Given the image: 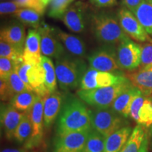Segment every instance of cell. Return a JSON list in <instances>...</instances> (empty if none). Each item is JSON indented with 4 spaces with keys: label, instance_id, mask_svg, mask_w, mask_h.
<instances>
[{
    "label": "cell",
    "instance_id": "6da1fadb",
    "mask_svg": "<svg viewBox=\"0 0 152 152\" xmlns=\"http://www.w3.org/2000/svg\"><path fill=\"white\" fill-rule=\"evenodd\" d=\"M90 111L80 99L68 94L63 102L57 121V135L90 130Z\"/></svg>",
    "mask_w": 152,
    "mask_h": 152
},
{
    "label": "cell",
    "instance_id": "7a4b0ae2",
    "mask_svg": "<svg viewBox=\"0 0 152 152\" xmlns=\"http://www.w3.org/2000/svg\"><path fill=\"white\" fill-rule=\"evenodd\" d=\"M90 28L96 39L103 45L117 46L128 37L120 25L117 14L110 11L92 12Z\"/></svg>",
    "mask_w": 152,
    "mask_h": 152
},
{
    "label": "cell",
    "instance_id": "3957f363",
    "mask_svg": "<svg viewBox=\"0 0 152 152\" xmlns=\"http://www.w3.org/2000/svg\"><path fill=\"white\" fill-rule=\"evenodd\" d=\"M55 71L57 82L62 90L69 91L80 87L87 64L82 58L66 54L55 59Z\"/></svg>",
    "mask_w": 152,
    "mask_h": 152
},
{
    "label": "cell",
    "instance_id": "277c9868",
    "mask_svg": "<svg viewBox=\"0 0 152 152\" xmlns=\"http://www.w3.org/2000/svg\"><path fill=\"white\" fill-rule=\"evenodd\" d=\"M131 85H132V83L126 77L124 80L118 84L93 90H79L77 94L82 101L94 106L95 109L109 108L115 99Z\"/></svg>",
    "mask_w": 152,
    "mask_h": 152
},
{
    "label": "cell",
    "instance_id": "5b68a950",
    "mask_svg": "<svg viewBox=\"0 0 152 152\" xmlns=\"http://www.w3.org/2000/svg\"><path fill=\"white\" fill-rule=\"evenodd\" d=\"M92 128L107 137L123 127L127 126L125 118L115 113L111 107L90 111Z\"/></svg>",
    "mask_w": 152,
    "mask_h": 152
},
{
    "label": "cell",
    "instance_id": "8992f818",
    "mask_svg": "<svg viewBox=\"0 0 152 152\" xmlns=\"http://www.w3.org/2000/svg\"><path fill=\"white\" fill-rule=\"evenodd\" d=\"M116 47L103 45L95 49L87 57L90 68L99 71L124 75L117 62Z\"/></svg>",
    "mask_w": 152,
    "mask_h": 152
},
{
    "label": "cell",
    "instance_id": "52a82bcc",
    "mask_svg": "<svg viewBox=\"0 0 152 152\" xmlns=\"http://www.w3.org/2000/svg\"><path fill=\"white\" fill-rule=\"evenodd\" d=\"M92 12L86 2L77 0L70 6L61 20L73 33H83L90 27Z\"/></svg>",
    "mask_w": 152,
    "mask_h": 152
},
{
    "label": "cell",
    "instance_id": "ba28073f",
    "mask_svg": "<svg viewBox=\"0 0 152 152\" xmlns=\"http://www.w3.org/2000/svg\"><path fill=\"white\" fill-rule=\"evenodd\" d=\"M18 73L28 91L35 92L42 99L50 94L45 86V73L41 64L32 65L23 61L18 67Z\"/></svg>",
    "mask_w": 152,
    "mask_h": 152
},
{
    "label": "cell",
    "instance_id": "9c48e42d",
    "mask_svg": "<svg viewBox=\"0 0 152 152\" xmlns=\"http://www.w3.org/2000/svg\"><path fill=\"white\" fill-rule=\"evenodd\" d=\"M141 44L128 37L116 47L117 62L120 68L128 72L140 68L141 62Z\"/></svg>",
    "mask_w": 152,
    "mask_h": 152
},
{
    "label": "cell",
    "instance_id": "30bf717a",
    "mask_svg": "<svg viewBox=\"0 0 152 152\" xmlns=\"http://www.w3.org/2000/svg\"><path fill=\"white\" fill-rule=\"evenodd\" d=\"M117 16L123 31L131 39L141 43L152 42V37L148 35L132 11L122 7L118 11Z\"/></svg>",
    "mask_w": 152,
    "mask_h": 152
},
{
    "label": "cell",
    "instance_id": "8fae6325",
    "mask_svg": "<svg viewBox=\"0 0 152 152\" xmlns=\"http://www.w3.org/2000/svg\"><path fill=\"white\" fill-rule=\"evenodd\" d=\"M125 78L126 76L124 75H116L109 72L99 71L90 67L83 76L79 87L80 90H89L109 87L118 84Z\"/></svg>",
    "mask_w": 152,
    "mask_h": 152
},
{
    "label": "cell",
    "instance_id": "7c38bea8",
    "mask_svg": "<svg viewBox=\"0 0 152 152\" xmlns=\"http://www.w3.org/2000/svg\"><path fill=\"white\" fill-rule=\"evenodd\" d=\"M91 130L57 135L54 141V152H85Z\"/></svg>",
    "mask_w": 152,
    "mask_h": 152
},
{
    "label": "cell",
    "instance_id": "4fadbf2b",
    "mask_svg": "<svg viewBox=\"0 0 152 152\" xmlns=\"http://www.w3.org/2000/svg\"><path fill=\"white\" fill-rule=\"evenodd\" d=\"M37 30L40 35L42 56L57 59L66 54L64 45L54 35L52 27L42 23Z\"/></svg>",
    "mask_w": 152,
    "mask_h": 152
},
{
    "label": "cell",
    "instance_id": "5bb4252c",
    "mask_svg": "<svg viewBox=\"0 0 152 152\" xmlns=\"http://www.w3.org/2000/svg\"><path fill=\"white\" fill-rule=\"evenodd\" d=\"M54 35L58 38L68 54L72 56L84 58L86 55V45L78 36L68 33L58 28H52Z\"/></svg>",
    "mask_w": 152,
    "mask_h": 152
},
{
    "label": "cell",
    "instance_id": "9a60e30c",
    "mask_svg": "<svg viewBox=\"0 0 152 152\" xmlns=\"http://www.w3.org/2000/svg\"><path fill=\"white\" fill-rule=\"evenodd\" d=\"M23 58L24 62L32 65L41 64L40 35L37 30H28L25 42Z\"/></svg>",
    "mask_w": 152,
    "mask_h": 152
},
{
    "label": "cell",
    "instance_id": "2e32d148",
    "mask_svg": "<svg viewBox=\"0 0 152 152\" xmlns=\"http://www.w3.org/2000/svg\"><path fill=\"white\" fill-rule=\"evenodd\" d=\"M25 113L10 105H1V126L7 139L14 138L15 131L23 117Z\"/></svg>",
    "mask_w": 152,
    "mask_h": 152
},
{
    "label": "cell",
    "instance_id": "e0dca14e",
    "mask_svg": "<svg viewBox=\"0 0 152 152\" xmlns=\"http://www.w3.org/2000/svg\"><path fill=\"white\" fill-rule=\"evenodd\" d=\"M26 37L25 25L18 20L1 28L0 32V41L12 44L23 49H24Z\"/></svg>",
    "mask_w": 152,
    "mask_h": 152
},
{
    "label": "cell",
    "instance_id": "ac0fdd59",
    "mask_svg": "<svg viewBox=\"0 0 152 152\" xmlns=\"http://www.w3.org/2000/svg\"><path fill=\"white\" fill-rule=\"evenodd\" d=\"M149 134L145 128L137 125L121 152H148Z\"/></svg>",
    "mask_w": 152,
    "mask_h": 152
},
{
    "label": "cell",
    "instance_id": "d6986e66",
    "mask_svg": "<svg viewBox=\"0 0 152 152\" xmlns=\"http://www.w3.org/2000/svg\"><path fill=\"white\" fill-rule=\"evenodd\" d=\"M44 124L49 128L60 113L63 104V96L59 92L55 91L43 98Z\"/></svg>",
    "mask_w": 152,
    "mask_h": 152
},
{
    "label": "cell",
    "instance_id": "ffe728a7",
    "mask_svg": "<svg viewBox=\"0 0 152 152\" xmlns=\"http://www.w3.org/2000/svg\"><path fill=\"white\" fill-rule=\"evenodd\" d=\"M125 76L144 95H152V66L130 71Z\"/></svg>",
    "mask_w": 152,
    "mask_h": 152
},
{
    "label": "cell",
    "instance_id": "44dd1931",
    "mask_svg": "<svg viewBox=\"0 0 152 152\" xmlns=\"http://www.w3.org/2000/svg\"><path fill=\"white\" fill-rule=\"evenodd\" d=\"M141 93L142 92L137 87H134L133 85H131L115 99L111 108L115 113L127 118L130 116L133 100Z\"/></svg>",
    "mask_w": 152,
    "mask_h": 152
},
{
    "label": "cell",
    "instance_id": "7402d4cb",
    "mask_svg": "<svg viewBox=\"0 0 152 152\" xmlns=\"http://www.w3.org/2000/svg\"><path fill=\"white\" fill-rule=\"evenodd\" d=\"M43 107V99L39 96L28 112V115L33 125V134L30 139L36 143L41 140L43 135V125H45Z\"/></svg>",
    "mask_w": 152,
    "mask_h": 152
},
{
    "label": "cell",
    "instance_id": "603a6c76",
    "mask_svg": "<svg viewBox=\"0 0 152 152\" xmlns=\"http://www.w3.org/2000/svg\"><path fill=\"white\" fill-rule=\"evenodd\" d=\"M132 132L131 127L125 126L106 137L104 152H121Z\"/></svg>",
    "mask_w": 152,
    "mask_h": 152
},
{
    "label": "cell",
    "instance_id": "cb8c5ba5",
    "mask_svg": "<svg viewBox=\"0 0 152 152\" xmlns=\"http://www.w3.org/2000/svg\"><path fill=\"white\" fill-rule=\"evenodd\" d=\"M132 13L148 35L152 37V5L147 0H143Z\"/></svg>",
    "mask_w": 152,
    "mask_h": 152
},
{
    "label": "cell",
    "instance_id": "d4e9b609",
    "mask_svg": "<svg viewBox=\"0 0 152 152\" xmlns=\"http://www.w3.org/2000/svg\"><path fill=\"white\" fill-rule=\"evenodd\" d=\"M38 97L39 96L35 92L32 91H26L15 95L10 102L11 104L15 109L23 113H26L29 112Z\"/></svg>",
    "mask_w": 152,
    "mask_h": 152
},
{
    "label": "cell",
    "instance_id": "484cf974",
    "mask_svg": "<svg viewBox=\"0 0 152 152\" xmlns=\"http://www.w3.org/2000/svg\"><path fill=\"white\" fill-rule=\"evenodd\" d=\"M14 16L25 26H28L34 29L37 30L42 25L41 18L42 15L32 9L20 8L15 13Z\"/></svg>",
    "mask_w": 152,
    "mask_h": 152
},
{
    "label": "cell",
    "instance_id": "4316f807",
    "mask_svg": "<svg viewBox=\"0 0 152 152\" xmlns=\"http://www.w3.org/2000/svg\"><path fill=\"white\" fill-rule=\"evenodd\" d=\"M41 65L45 73V86L49 93H53L56 91L57 78L55 66L52 59L49 57L42 56Z\"/></svg>",
    "mask_w": 152,
    "mask_h": 152
},
{
    "label": "cell",
    "instance_id": "83f0119b",
    "mask_svg": "<svg viewBox=\"0 0 152 152\" xmlns=\"http://www.w3.org/2000/svg\"><path fill=\"white\" fill-rule=\"evenodd\" d=\"M32 134L33 125L28 113H26L15 131L14 138L19 143H23L32 136Z\"/></svg>",
    "mask_w": 152,
    "mask_h": 152
},
{
    "label": "cell",
    "instance_id": "f1b7e54d",
    "mask_svg": "<svg viewBox=\"0 0 152 152\" xmlns=\"http://www.w3.org/2000/svg\"><path fill=\"white\" fill-rule=\"evenodd\" d=\"M24 49L12 44L0 41V56L8 58L20 63L23 62V55Z\"/></svg>",
    "mask_w": 152,
    "mask_h": 152
},
{
    "label": "cell",
    "instance_id": "f546056e",
    "mask_svg": "<svg viewBox=\"0 0 152 152\" xmlns=\"http://www.w3.org/2000/svg\"><path fill=\"white\" fill-rule=\"evenodd\" d=\"M105 141V137L92 128L87 138L85 152H104Z\"/></svg>",
    "mask_w": 152,
    "mask_h": 152
},
{
    "label": "cell",
    "instance_id": "4dcf8cb0",
    "mask_svg": "<svg viewBox=\"0 0 152 152\" xmlns=\"http://www.w3.org/2000/svg\"><path fill=\"white\" fill-rule=\"evenodd\" d=\"M137 124L145 128H151L152 125V95L146 96L144 103L139 112Z\"/></svg>",
    "mask_w": 152,
    "mask_h": 152
},
{
    "label": "cell",
    "instance_id": "1f68e13d",
    "mask_svg": "<svg viewBox=\"0 0 152 152\" xmlns=\"http://www.w3.org/2000/svg\"><path fill=\"white\" fill-rule=\"evenodd\" d=\"M75 0H51L48 6V16L52 18L61 19L69 7Z\"/></svg>",
    "mask_w": 152,
    "mask_h": 152
},
{
    "label": "cell",
    "instance_id": "d6a6232c",
    "mask_svg": "<svg viewBox=\"0 0 152 152\" xmlns=\"http://www.w3.org/2000/svg\"><path fill=\"white\" fill-rule=\"evenodd\" d=\"M7 81L14 96L20 93L28 91L27 86L23 83V81L20 79V76L18 75V68L11 74Z\"/></svg>",
    "mask_w": 152,
    "mask_h": 152
},
{
    "label": "cell",
    "instance_id": "836d02e7",
    "mask_svg": "<svg viewBox=\"0 0 152 152\" xmlns=\"http://www.w3.org/2000/svg\"><path fill=\"white\" fill-rule=\"evenodd\" d=\"M22 64V63H21ZM21 64L8 58H0V77L1 79L7 80L11 73Z\"/></svg>",
    "mask_w": 152,
    "mask_h": 152
},
{
    "label": "cell",
    "instance_id": "e575fe53",
    "mask_svg": "<svg viewBox=\"0 0 152 152\" xmlns=\"http://www.w3.org/2000/svg\"><path fill=\"white\" fill-rule=\"evenodd\" d=\"M22 8H29L37 11L43 16L48 8L51 0H15Z\"/></svg>",
    "mask_w": 152,
    "mask_h": 152
},
{
    "label": "cell",
    "instance_id": "d590c367",
    "mask_svg": "<svg viewBox=\"0 0 152 152\" xmlns=\"http://www.w3.org/2000/svg\"><path fill=\"white\" fill-rule=\"evenodd\" d=\"M141 62L139 68H144L152 66V42L141 44Z\"/></svg>",
    "mask_w": 152,
    "mask_h": 152
},
{
    "label": "cell",
    "instance_id": "8d00e7d4",
    "mask_svg": "<svg viewBox=\"0 0 152 152\" xmlns=\"http://www.w3.org/2000/svg\"><path fill=\"white\" fill-rule=\"evenodd\" d=\"M145 98V95H144L142 93H141V94L137 95L132 102V106H131L130 109V116L132 118L134 121H135L136 122H137L138 121L139 112H140V108L142 107Z\"/></svg>",
    "mask_w": 152,
    "mask_h": 152
},
{
    "label": "cell",
    "instance_id": "74e56055",
    "mask_svg": "<svg viewBox=\"0 0 152 152\" xmlns=\"http://www.w3.org/2000/svg\"><path fill=\"white\" fill-rule=\"evenodd\" d=\"M22 8L16 1H2L0 4V13L1 15H14L18 9Z\"/></svg>",
    "mask_w": 152,
    "mask_h": 152
},
{
    "label": "cell",
    "instance_id": "f35d334b",
    "mask_svg": "<svg viewBox=\"0 0 152 152\" xmlns=\"http://www.w3.org/2000/svg\"><path fill=\"white\" fill-rule=\"evenodd\" d=\"M0 94H1V100L2 102L11 101L14 97V95L11 92L7 81L3 79H0Z\"/></svg>",
    "mask_w": 152,
    "mask_h": 152
},
{
    "label": "cell",
    "instance_id": "ab89813d",
    "mask_svg": "<svg viewBox=\"0 0 152 152\" xmlns=\"http://www.w3.org/2000/svg\"><path fill=\"white\" fill-rule=\"evenodd\" d=\"M91 4L98 9L111 8L117 4L118 0H89Z\"/></svg>",
    "mask_w": 152,
    "mask_h": 152
},
{
    "label": "cell",
    "instance_id": "60d3db41",
    "mask_svg": "<svg viewBox=\"0 0 152 152\" xmlns=\"http://www.w3.org/2000/svg\"><path fill=\"white\" fill-rule=\"evenodd\" d=\"M142 1L143 0H121V2L122 7H125L133 12L142 2Z\"/></svg>",
    "mask_w": 152,
    "mask_h": 152
},
{
    "label": "cell",
    "instance_id": "b9f144b4",
    "mask_svg": "<svg viewBox=\"0 0 152 152\" xmlns=\"http://www.w3.org/2000/svg\"><path fill=\"white\" fill-rule=\"evenodd\" d=\"M1 152H24L23 150L16 149H3Z\"/></svg>",
    "mask_w": 152,
    "mask_h": 152
},
{
    "label": "cell",
    "instance_id": "7bdbcfd3",
    "mask_svg": "<svg viewBox=\"0 0 152 152\" xmlns=\"http://www.w3.org/2000/svg\"><path fill=\"white\" fill-rule=\"evenodd\" d=\"M149 134H151V135H152V125H151V128H150V133H149Z\"/></svg>",
    "mask_w": 152,
    "mask_h": 152
},
{
    "label": "cell",
    "instance_id": "ee69618b",
    "mask_svg": "<svg viewBox=\"0 0 152 152\" xmlns=\"http://www.w3.org/2000/svg\"><path fill=\"white\" fill-rule=\"evenodd\" d=\"M147 1H149V2L150 4H151L152 5V0H147Z\"/></svg>",
    "mask_w": 152,
    "mask_h": 152
}]
</instances>
